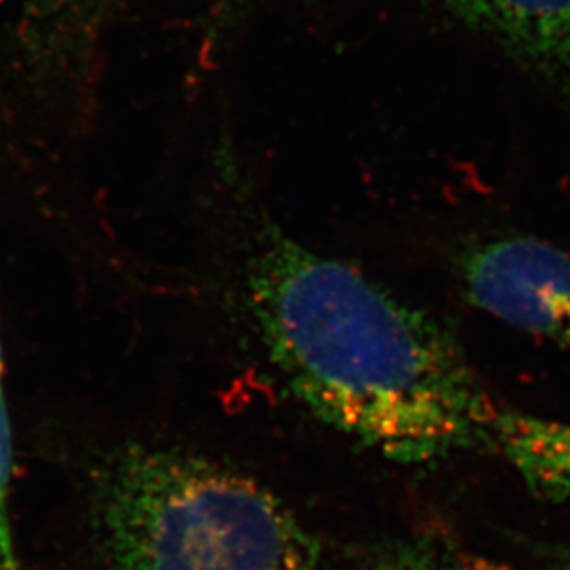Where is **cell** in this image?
I'll use <instances>...</instances> for the list:
<instances>
[{
    "instance_id": "1",
    "label": "cell",
    "mask_w": 570,
    "mask_h": 570,
    "mask_svg": "<svg viewBox=\"0 0 570 570\" xmlns=\"http://www.w3.org/2000/svg\"><path fill=\"white\" fill-rule=\"evenodd\" d=\"M245 291L271 363L318 421L399 463L494 449L499 407L430 313L276 228Z\"/></svg>"
},
{
    "instance_id": "2",
    "label": "cell",
    "mask_w": 570,
    "mask_h": 570,
    "mask_svg": "<svg viewBox=\"0 0 570 570\" xmlns=\"http://www.w3.org/2000/svg\"><path fill=\"white\" fill-rule=\"evenodd\" d=\"M94 527L111 570H318L321 549L253 478L200 455L132 446L95 482Z\"/></svg>"
},
{
    "instance_id": "3",
    "label": "cell",
    "mask_w": 570,
    "mask_h": 570,
    "mask_svg": "<svg viewBox=\"0 0 570 570\" xmlns=\"http://www.w3.org/2000/svg\"><path fill=\"white\" fill-rule=\"evenodd\" d=\"M460 275L482 312L570 348V254L538 237H500L466 248Z\"/></svg>"
},
{
    "instance_id": "4",
    "label": "cell",
    "mask_w": 570,
    "mask_h": 570,
    "mask_svg": "<svg viewBox=\"0 0 570 570\" xmlns=\"http://www.w3.org/2000/svg\"><path fill=\"white\" fill-rule=\"evenodd\" d=\"M522 71L570 95V0H435Z\"/></svg>"
},
{
    "instance_id": "5",
    "label": "cell",
    "mask_w": 570,
    "mask_h": 570,
    "mask_svg": "<svg viewBox=\"0 0 570 570\" xmlns=\"http://www.w3.org/2000/svg\"><path fill=\"white\" fill-rule=\"evenodd\" d=\"M494 449L515 466L528 491L550 504H570V424L499 410Z\"/></svg>"
},
{
    "instance_id": "6",
    "label": "cell",
    "mask_w": 570,
    "mask_h": 570,
    "mask_svg": "<svg viewBox=\"0 0 570 570\" xmlns=\"http://www.w3.org/2000/svg\"><path fill=\"white\" fill-rule=\"evenodd\" d=\"M2 351H0V570H21L17 558L16 539L11 528V446L10 419L2 390Z\"/></svg>"
},
{
    "instance_id": "7",
    "label": "cell",
    "mask_w": 570,
    "mask_h": 570,
    "mask_svg": "<svg viewBox=\"0 0 570 570\" xmlns=\"http://www.w3.org/2000/svg\"><path fill=\"white\" fill-rule=\"evenodd\" d=\"M368 570H466L461 556L450 554L430 539L393 544L374 560Z\"/></svg>"
},
{
    "instance_id": "8",
    "label": "cell",
    "mask_w": 570,
    "mask_h": 570,
    "mask_svg": "<svg viewBox=\"0 0 570 570\" xmlns=\"http://www.w3.org/2000/svg\"><path fill=\"white\" fill-rule=\"evenodd\" d=\"M254 0H215L212 10V28L208 36H217L220 30H226L232 22H236L243 16V11L253 4Z\"/></svg>"
},
{
    "instance_id": "9",
    "label": "cell",
    "mask_w": 570,
    "mask_h": 570,
    "mask_svg": "<svg viewBox=\"0 0 570 570\" xmlns=\"http://www.w3.org/2000/svg\"><path fill=\"white\" fill-rule=\"evenodd\" d=\"M538 552L556 570H570V547H566V544H538Z\"/></svg>"
},
{
    "instance_id": "10",
    "label": "cell",
    "mask_w": 570,
    "mask_h": 570,
    "mask_svg": "<svg viewBox=\"0 0 570 570\" xmlns=\"http://www.w3.org/2000/svg\"><path fill=\"white\" fill-rule=\"evenodd\" d=\"M466 570H511L510 567L500 566L497 561L485 560L480 556L460 554Z\"/></svg>"
}]
</instances>
